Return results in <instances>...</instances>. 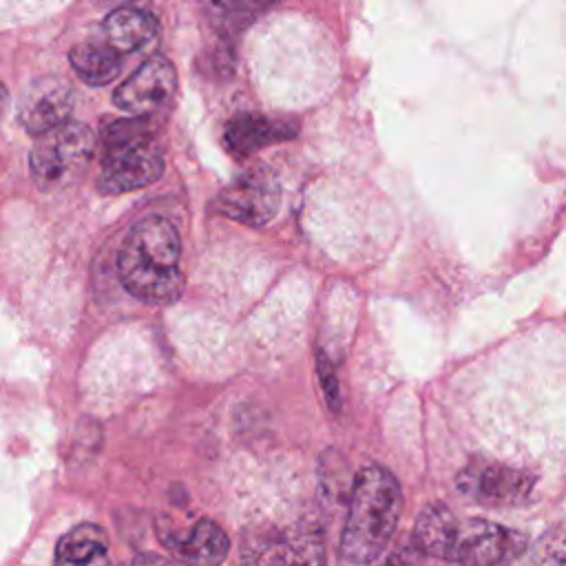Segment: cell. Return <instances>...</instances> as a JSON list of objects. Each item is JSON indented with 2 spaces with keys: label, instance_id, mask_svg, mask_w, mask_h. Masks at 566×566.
Here are the masks:
<instances>
[{
  "label": "cell",
  "instance_id": "1",
  "mask_svg": "<svg viewBox=\"0 0 566 566\" xmlns=\"http://www.w3.org/2000/svg\"><path fill=\"white\" fill-rule=\"evenodd\" d=\"M181 239L172 221L146 217L133 226L117 254L122 285L146 303H168L179 296Z\"/></svg>",
  "mask_w": 566,
  "mask_h": 566
},
{
  "label": "cell",
  "instance_id": "2",
  "mask_svg": "<svg viewBox=\"0 0 566 566\" xmlns=\"http://www.w3.org/2000/svg\"><path fill=\"white\" fill-rule=\"evenodd\" d=\"M402 513V491L391 471L363 467L349 491L340 555L352 564H369L387 548Z\"/></svg>",
  "mask_w": 566,
  "mask_h": 566
},
{
  "label": "cell",
  "instance_id": "3",
  "mask_svg": "<svg viewBox=\"0 0 566 566\" xmlns=\"http://www.w3.org/2000/svg\"><path fill=\"white\" fill-rule=\"evenodd\" d=\"M241 566H325L323 531L307 520L256 522L241 535Z\"/></svg>",
  "mask_w": 566,
  "mask_h": 566
},
{
  "label": "cell",
  "instance_id": "4",
  "mask_svg": "<svg viewBox=\"0 0 566 566\" xmlns=\"http://www.w3.org/2000/svg\"><path fill=\"white\" fill-rule=\"evenodd\" d=\"M95 155V135L82 122H66L40 135L31 148V177L40 190H60L77 181Z\"/></svg>",
  "mask_w": 566,
  "mask_h": 566
},
{
  "label": "cell",
  "instance_id": "5",
  "mask_svg": "<svg viewBox=\"0 0 566 566\" xmlns=\"http://www.w3.org/2000/svg\"><path fill=\"white\" fill-rule=\"evenodd\" d=\"M164 170V157L159 146L144 133L106 144L99 190L119 195L144 188L159 179Z\"/></svg>",
  "mask_w": 566,
  "mask_h": 566
},
{
  "label": "cell",
  "instance_id": "6",
  "mask_svg": "<svg viewBox=\"0 0 566 566\" xmlns=\"http://www.w3.org/2000/svg\"><path fill=\"white\" fill-rule=\"evenodd\" d=\"M281 201L276 175L265 164H254L239 172L217 197L221 214L248 226L268 223Z\"/></svg>",
  "mask_w": 566,
  "mask_h": 566
},
{
  "label": "cell",
  "instance_id": "7",
  "mask_svg": "<svg viewBox=\"0 0 566 566\" xmlns=\"http://www.w3.org/2000/svg\"><path fill=\"white\" fill-rule=\"evenodd\" d=\"M155 535L186 566H221L230 551L226 531L208 517L177 524L168 515H159L155 520Z\"/></svg>",
  "mask_w": 566,
  "mask_h": 566
},
{
  "label": "cell",
  "instance_id": "8",
  "mask_svg": "<svg viewBox=\"0 0 566 566\" xmlns=\"http://www.w3.org/2000/svg\"><path fill=\"white\" fill-rule=\"evenodd\" d=\"M535 475L502 462H471L458 473V489L484 506H517L533 493Z\"/></svg>",
  "mask_w": 566,
  "mask_h": 566
},
{
  "label": "cell",
  "instance_id": "9",
  "mask_svg": "<svg viewBox=\"0 0 566 566\" xmlns=\"http://www.w3.org/2000/svg\"><path fill=\"white\" fill-rule=\"evenodd\" d=\"M528 546L526 535L486 520L460 522L455 562L462 566H509Z\"/></svg>",
  "mask_w": 566,
  "mask_h": 566
},
{
  "label": "cell",
  "instance_id": "10",
  "mask_svg": "<svg viewBox=\"0 0 566 566\" xmlns=\"http://www.w3.org/2000/svg\"><path fill=\"white\" fill-rule=\"evenodd\" d=\"M177 91V71L168 57L153 55L146 60L128 80H124L115 95L113 102L135 115L144 117L170 102V97Z\"/></svg>",
  "mask_w": 566,
  "mask_h": 566
},
{
  "label": "cell",
  "instance_id": "11",
  "mask_svg": "<svg viewBox=\"0 0 566 566\" xmlns=\"http://www.w3.org/2000/svg\"><path fill=\"white\" fill-rule=\"evenodd\" d=\"M75 95L69 82L60 77H40L20 97L18 119L31 135H44L69 122Z\"/></svg>",
  "mask_w": 566,
  "mask_h": 566
},
{
  "label": "cell",
  "instance_id": "12",
  "mask_svg": "<svg viewBox=\"0 0 566 566\" xmlns=\"http://www.w3.org/2000/svg\"><path fill=\"white\" fill-rule=\"evenodd\" d=\"M296 135V126L285 119H270L259 113H239L234 115L223 130V142L230 153L237 157H248L254 150L285 142Z\"/></svg>",
  "mask_w": 566,
  "mask_h": 566
},
{
  "label": "cell",
  "instance_id": "13",
  "mask_svg": "<svg viewBox=\"0 0 566 566\" xmlns=\"http://www.w3.org/2000/svg\"><path fill=\"white\" fill-rule=\"evenodd\" d=\"M460 522L444 504H429L413 524V546L431 557L455 562Z\"/></svg>",
  "mask_w": 566,
  "mask_h": 566
},
{
  "label": "cell",
  "instance_id": "14",
  "mask_svg": "<svg viewBox=\"0 0 566 566\" xmlns=\"http://www.w3.org/2000/svg\"><path fill=\"white\" fill-rule=\"evenodd\" d=\"M53 566H111L108 537L97 524H80L60 537Z\"/></svg>",
  "mask_w": 566,
  "mask_h": 566
},
{
  "label": "cell",
  "instance_id": "15",
  "mask_svg": "<svg viewBox=\"0 0 566 566\" xmlns=\"http://www.w3.org/2000/svg\"><path fill=\"white\" fill-rule=\"evenodd\" d=\"M104 35L111 49L133 53L144 49L157 35V20L153 13L137 7H117L104 20Z\"/></svg>",
  "mask_w": 566,
  "mask_h": 566
},
{
  "label": "cell",
  "instance_id": "16",
  "mask_svg": "<svg viewBox=\"0 0 566 566\" xmlns=\"http://www.w3.org/2000/svg\"><path fill=\"white\" fill-rule=\"evenodd\" d=\"M71 66L86 84H108L119 75L122 60L108 44L82 42L71 49Z\"/></svg>",
  "mask_w": 566,
  "mask_h": 566
},
{
  "label": "cell",
  "instance_id": "17",
  "mask_svg": "<svg viewBox=\"0 0 566 566\" xmlns=\"http://www.w3.org/2000/svg\"><path fill=\"white\" fill-rule=\"evenodd\" d=\"M279 2L283 0H199L208 20L221 31H239Z\"/></svg>",
  "mask_w": 566,
  "mask_h": 566
},
{
  "label": "cell",
  "instance_id": "18",
  "mask_svg": "<svg viewBox=\"0 0 566 566\" xmlns=\"http://www.w3.org/2000/svg\"><path fill=\"white\" fill-rule=\"evenodd\" d=\"M531 566H566V524L546 531L531 548Z\"/></svg>",
  "mask_w": 566,
  "mask_h": 566
},
{
  "label": "cell",
  "instance_id": "19",
  "mask_svg": "<svg viewBox=\"0 0 566 566\" xmlns=\"http://www.w3.org/2000/svg\"><path fill=\"white\" fill-rule=\"evenodd\" d=\"M316 371H318V380H321V387H323V394H325V400H327L329 409L338 411L340 409L338 378H336V371H334L329 358L323 352L316 354Z\"/></svg>",
  "mask_w": 566,
  "mask_h": 566
},
{
  "label": "cell",
  "instance_id": "20",
  "mask_svg": "<svg viewBox=\"0 0 566 566\" xmlns=\"http://www.w3.org/2000/svg\"><path fill=\"white\" fill-rule=\"evenodd\" d=\"M130 566H186V564L175 562V559H166V557H161L157 553H142V555H137L133 559Z\"/></svg>",
  "mask_w": 566,
  "mask_h": 566
},
{
  "label": "cell",
  "instance_id": "21",
  "mask_svg": "<svg viewBox=\"0 0 566 566\" xmlns=\"http://www.w3.org/2000/svg\"><path fill=\"white\" fill-rule=\"evenodd\" d=\"M4 106H7V88L0 84V117L4 113Z\"/></svg>",
  "mask_w": 566,
  "mask_h": 566
},
{
  "label": "cell",
  "instance_id": "22",
  "mask_svg": "<svg viewBox=\"0 0 566 566\" xmlns=\"http://www.w3.org/2000/svg\"><path fill=\"white\" fill-rule=\"evenodd\" d=\"M102 2H106V4H113V7L117 9V7H126L130 0H102Z\"/></svg>",
  "mask_w": 566,
  "mask_h": 566
}]
</instances>
